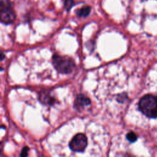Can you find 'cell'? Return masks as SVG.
Returning a JSON list of instances; mask_svg holds the SVG:
<instances>
[{"mask_svg":"<svg viewBox=\"0 0 157 157\" xmlns=\"http://www.w3.org/2000/svg\"><path fill=\"white\" fill-rule=\"evenodd\" d=\"M29 148L26 146V147H24L21 151V153H20V156H28V152L29 151Z\"/></svg>","mask_w":157,"mask_h":157,"instance_id":"cell-11","label":"cell"},{"mask_svg":"<svg viewBox=\"0 0 157 157\" xmlns=\"http://www.w3.org/2000/svg\"><path fill=\"white\" fill-rule=\"evenodd\" d=\"M128 98V95L126 93H123L118 95L117 100L119 102H123L124 101H126Z\"/></svg>","mask_w":157,"mask_h":157,"instance_id":"cell-9","label":"cell"},{"mask_svg":"<svg viewBox=\"0 0 157 157\" xmlns=\"http://www.w3.org/2000/svg\"><path fill=\"white\" fill-rule=\"evenodd\" d=\"M140 111L148 118H157V96L146 94L141 98L138 104Z\"/></svg>","mask_w":157,"mask_h":157,"instance_id":"cell-1","label":"cell"},{"mask_svg":"<svg viewBox=\"0 0 157 157\" xmlns=\"http://www.w3.org/2000/svg\"><path fill=\"white\" fill-rule=\"evenodd\" d=\"M52 63L58 72L61 74H69L75 67L72 58L55 54L52 57Z\"/></svg>","mask_w":157,"mask_h":157,"instance_id":"cell-2","label":"cell"},{"mask_svg":"<svg viewBox=\"0 0 157 157\" xmlns=\"http://www.w3.org/2000/svg\"><path fill=\"white\" fill-rule=\"evenodd\" d=\"M74 4L73 0H64V7L69 10Z\"/></svg>","mask_w":157,"mask_h":157,"instance_id":"cell-10","label":"cell"},{"mask_svg":"<svg viewBox=\"0 0 157 157\" xmlns=\"http://www.w3.org/2000/svg\"><path fill=\"white\" fill-rule=\"evenodd\" d=\"M91 11V8L88 6H85L80 8L77 12L79 17H86L89 15Z\"/></svg>","mask_w":157,"mask_h":157,"instance_id":"cell-7","label":"cell"},{"mask_svg":"<svg viewBox=\"0 0 157 157\" xmlns=\"http://www.w3.org/2000/svg\"><path fill=\"white\" fill-rule=\"evenodd\" d=\"M88 140L86 136L83 133H78L75 135L69 143L70 148L77 152H82L87 146Z\"/></svg>","mask_w":157,"mask_h":157,"instance_id":"cell-4","label":"cell"},{"mask_svg":"<svg viewBox=\"0 0 157 157\" xmlns=\"http://www.w3.org/2000/svg\"><path fill=\"white\" fill-rule=\"evenodd\" d=\"M39 101L44 104L52 105L55 102V99L52 96L49 91L43 90L39 93Z\"/></svg>","mask_w":157,"mask_h":157,"instance_id":"cell-6","label":"cell"},{"mask_svg":"<svg viewBox=\"0 0 157 157\" xmlns=\"http://www.w3.org/2000/svg\"><path fill=\"white\" fill-rule=\"evenodd\" d=\"M91 102L90 99L83 94H79L77 96L75 102L74 107L77 109H82L85 106L90 105Z\"/></svg>","mask_w":157,"mask_h":157,"instance_id":"cell-5","label":"cell"},{"mask_svg":"<svg viewBox=\"0 0 157 157\" xmlns=\"http://www.w3.org/2000/svg\"><path fill=\"white\" fill-rule=\"evenodd\" d=\"M1 21L6 25L13 23L15 19V13L9 0H1L0 6Z\"/></svg>","mask_w":157,"mask_h":157,"instance_id":"cell-3","label":"cell"},{"mask_svg":"<svg viewBox=\"0 0 157 157\" xmlns=\"http://www.w3.org/2000/svg\"><path fill=\"white\" fill-rule=\"evenodd\" d=\"M4 53H3L2 52H1V57H0V59H1V61H2V60L4 59Z\"/></svg>","mask_w":157,"mask_h":157,"instance_id":"cell-12","label":"cell"},{"mask_svg":"<svg viewBox=\"0 0 157 157\" xmlns=\"http://www.w3.org/2000/svg\"><path fill=\"white\" fill-rule=\"evenodd\" d=\"M126 139L130 142H134L135 141H136L137 136L136 134V133H134L132 131H131L126 134Z\"/></svg>","mask_w":157,"mask_h":157,"instance_id":"cell-8","label":"cell"}]
</instances>
